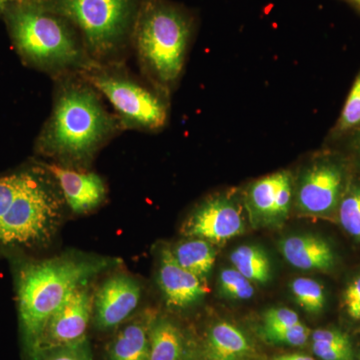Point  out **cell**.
Instances as JSON below:
<instances>
[{
  "label": "cell",
  "mask_w": 360,
  "mask_h": 360,
  "mask_svg": "<svg viewBox=\"0 0 360 360\" xmlns=\"http://www.w3.org/2000/svg\"><path fill=\"white\" fill-rule=\"evenodd\" d=\"M68 207L58 182L42 163L0 175V248L47 245Z\"/></svg>",
  "instance_id": "1"
},
{
  "label": "cell",
  "mask_w": 360,
  "mask_h": 360,
  "mask_svg": "<svg viewBox=\"0 0 360 360\" xmlns=\"http://www.w3.org/2000/svg\"><path fill=\"white\" fill-rule=\"evenodd\" d=\"M99 96L87 80L68 78L59 85L37 141L39 153L71 163L92 158L120 127Z\"/></svg>",
  "instance_id": "2"
},
{
  "label": "cell",
  "mask_w": 360,
  "mask_h": 360,
  "mask_svg": "<svg viewBox=\"0 0 360 360\" xmlns=\"http://www.w3.org/2000/svg\"><path fill=\"white\" fill-rule=\"evenodd\" d=\"M111 264L105 258L59 257L22 262L16 274L21 340L34 360L45 324L75 288Z\"/></svg>",
  "instance_id": "3"
},
{
  "label": "cell",
  "mask_w": 360,
  "mask_h": 360,
  "mask_svg": "<svg viewBox=\"0 0 360 360\" xmlns=\"http://www.w3.org/2000/svg\"><path fill=\"white\" fill-rule=\"evenodd\" d=\"M4 13L14 47L30 65L53 73L85 72L97 65L77 30L44 0H15Z\"/></svg>",
  "instance_id": "4"
},
{
  "label": "cell",
  "mask_w": 360,
  "mask_h": 360,
  "mask_svg": "<svg viewBox=\"0 0 360 360\" xmlns=\"http://www.w3.org/2000/svg\"><path fill=\"white\" fill-rule=\"evenodd\" d=\"M195 21L170 0H143L131 41L142 70L156 89L169 96L184 73Z\"/></svg>",
  "instance_id": "5"
},
{
  "label": "cell",
  "mask_w": 360,
  "mask_h": 360,
  "mask_svg": "<svg viewBox=\"0 0 360 360\" xmlns=\"http://www.w3.org/2000/svg\"><path fill=\"white\" fill-rule=\"evenodd\" d=\"M77 30L94 63L110 60L131 41L143 0H44Z\"/></svg>",
  "instance_id": "6"
},
{
  "label": "cell",
  "mask_w": 360,
  "mask_h": 360,
  "mask_svg": "<svg viewBox=\"0 0 360 360\" xmlns=\"http://www.w3.org/2000/svg\"><path fill=\"white\" fill-rule=\"evenodd\" d=\"M86 73V80L105 97L127 129L155 131L167 124L169 104L167 94L149 89L118 71L97 65Z\"/></svg>",
  "instance_id": "7"
},
{
  "label": "cell",
  "mask_w": 360,
  "mask_h": 360,
  "mask_svg": "<svg viewBox=\"0 0 360 360\" xmlns=\"http://www.w3.org/2000/svg\"><path fill=\"white\" fill-rule=\"evenodd\" d=\"M348 184L343 158L335 151L326 150L302 167L297 180L293 175V198L302 212L326 214L340 205Z\"/></svg>",
  "instance_id": "8"
},
{
  "label": "cell",
  "mask_w": 360,
  "mask_h": 360,
  "mask_svg": "<svg viewBox=\"0 0 360 360\" xmlns=\"http://www.w3.org/2000/svg\"><path fill=\"white\" fill-rule=\"evenodd\" d=\"M94 295L87 284H84L66 297L45 324L34 360L47 350L86 340L85 335L94 314Z\"/></svg>",
  "instance_id": "9"
},
{
  "label": "cell",
  "mask_w": 360,
  "mask_h": 360,
  "mask_svg": "<svg viewBox=\"0 0 360 360\" xmlns=\"http://www.w3.org/2000/svg\"><path fill=\"white\" fill-rule=\"evenodd\" d=\"M245 229L241 207L234 194L210 196L200 203L184 224L182 233L210 243H224L243 233Z\"/></svg>",
  "instance_id": "10"
},
{
  "label": "cell",
  "mask_w": 360,
  "mask_h": 360,
  "mask_svg": "<svg viewBox=\"0 0 360 360\" xmlns=\"http://www.w3.org/2000/svg\"><path fill=\"white\" fill-rule=\"evenodd\" d=\"M141 297V285L134 277L111 276L94 293L92 321L101 330L117 328L134 314Z\"/></svg>",
  "instance_id": "11"
},
{
  "label": "cell",
  "mask_w": 360,
  "mask_h": 360,
  "mask_svg": "<svg viewBox=\"0 0 360 360\" xmlns=\"http://www.w3.org/2000/svg\"><path fill=\"white\" fill-rule=\"evenodd\" d=\"M42 165L58 182L71 212L84 214L96 210L105 200L108 191L103 179L98 174L72 169L58 163Z\"/></svg>",
  "instance_id": "12"
},
{
  "label": "cell",
  "mask_w": 360,
  "mask_h": 360,
  "mask_svg": "<svg viewBox=\"0 0 360 360\" xmlns=\"http://www.w3.org/2000/svg\"><path fill=\"white\" fill-rule=\"evenodd\" d=\"M245 200L255 214L265 219H281L293 200V174L283 169L255 180L245 191Z\"/></svg>",
  "instance_id": "13"
},
{
  "label": "cell",
  "mask_w": 360,
  "mask_h": 360,
  "mask_svg": "<svg viewBox=\"0 0 360 360\" xmlns=\"http://www.w3.org/2000/svg\"><path fill=\"white\" fill-rule=\"evenodd\" d=\"M158 281L165 302L172 309L193 307L208 291L203 279L177 264L170 248L161 251Z\"/></svg>",
  "instance_id": "14"
},
{
  "label": "cell",
  "mask_w": 360,
  "mask_h": 360,
  "mask_svg": "<svg viewBox=\"0 0 360 360\" xmlns=\"http://www.w3.org/2000/svg\"><path fill=\"white\" fill-rule=\"evenodd\" d=\"M155 319L151 312L146 311L132 315L118 326L106 347L108 360H148Z\"/></svg>",
  "instance_id": "15"
},
{
  "label": "cell",
  "mask_w": 360,
  "mask_h": 360,
  "mask_svg": "<svg viewBox=\"0 0 360 360\" xmlns=\"http://www.w3.org/2000/svg\"><path fill=\"white\" fill-rule=\"evenodd\" d=\"M281 248L284 258L296 269L326 270L335 264V255L328 243L311 234L290 236Z\"/></svg>",
  "instance_id": "16"
},
{
  "label": "cell",
  "mask_w": 360,
  "mask_h": 360,
  "mask_svg": "<svg viewBox=\"0 0 360 360\" xmlns=\"http://www.w3.org/2000/svg\"><path fill=\"white\" fill-rule=\"evenodd\" d=\"M148 360H194L193 347L174 321L156 317L151 329Z\"/></svg>",
  "instance_id": "17"
},
{
  "label": "cell",
  "mask_w": 360,
  "mask_h": 360,
  "mask_svg": "<svg viewBox=\"0 0 360 360\" xmlns=\"http://www.w3.org/2000/svg\"><path fill=\"white\" fill-rule=\"evenodd\" d=\"M253 348L248 336L229 322L214 324L205 341L206 360H246Z\"/></svg>",
  "instance_id": "18"
},
{
  "label": "cell",
  "mask_w": 360,
  "mask_h": 360,
  "mask_svg": "<svg viewBox=\"0 0 360 360\" xmlns=\"http://www.w3.org/2000/svg\"><path fill=\"white\" fill-rule=\"evenodd\" d=\"M170 250L180 266L201 279L210 274L217 259V252L212 243L201 238H191L181 241Z\"/></svg>",
  "instance_id": "19"
},
{
  "label": "cell",
  "mask_w": 360,
  "mask_h": 360,
  "mask_svg": "<svg viewBox=\"0 0 360 360\" xmlns=\"http://www.w3.org/2000/svg\"><path fill=\"white\" fill-rule=\"evenodd\" d=\"M360 130V72L355 78L335 124L328 132V144L347 141Z\"/></svg>",
  "instance_id": "20"
},
{
  "label": "cell",
  "mask_w": 360,
  "mask_h": 360,
  "mask_svg": "<svg viewBox=\"0 0 360 360\" xmlns=\"http://www.w3.org/2000/svg\"><path fill=\"white\" fill-rule=\"evenodd\" d=\"M234 269L250 281L265 283L270 278V262L262 248L253 245L239 246L231 255Z\"/></svg>",
  "instance_id": "21"
},
{
  "label": "cell",
  "mask_w": 360,
  "mask_h": 360,
  "mask_svg": "<svg viewBox=\"0 0 360 360\" xmlns=\"http://www.w3.org/2000/svg\"><path fill=\"white\" fill-rule=\"evenodd\" d=\"M338 215L343 229L350 236L360 239V181L348 184L338 205Z\"/></svg>",
  "instance_id": "22"
},
{
  "label": "cell",
  "mask_w": 360,
  "mask_h": 360,
  "mask_svg": "<svg viewBox=\"0 0 360 360\" xmlns=\"http://www.w3.org/2000/svg\"><path fill=\"white\" fill-rule=\"evenodd\" d=\"M291 291L298 304L310 312L319 314L326 305V295L321 283L307 277H298L291 283Z\"/></svg>",
  "instance_id": "23"
},
{
  "label": "cell",
  "mask_w": 360,
  "mask_h": 360,
  "mask_svg": "<svg viewBox=\"0 0 360 360\" xmlns=\"http://www.w3.org/2000/svg\"><path fill=\"white\" fill-rule=\"evenodd\" d=\"M220 290L232 300H246L252 297L255 288L250 279L236 269H225L220 272Z\"/></svg>",
  "instance_id": "24"
},
{
  "label": "cell",
  "mask_w": 360,
  "mask_h": 360,
  "mask_svg": "<svg viewBox=\"0 0 360 360\" xmlns=\"http://www.w3.org/2000/svg\"><path fill=\"white\" fill-rule=\"evenodd\" d=\"M264 336L270 342L278 345H290V347H302L309 340L310 330L307 326L302 323L284 328H262Z\"/></svg>",
  "instance_id": "25"
},
{
  "label": "cell",
  "mask_w": 360,
  "mask_h": 360,
  "mask_svg": "<svg viewBox=\"0 0 360 360\" xmlns=\"http://www.w3.org/2000/svg\"><path fill=\"white\" fill-rule=\"evenodd\" d=\"M37 360H92L87 340L53 348L39 355Z\"/></svg>",
  "instance_id": "26"
},
{
  "label": "cell",
  "mask_w": 360,
  "mask_h": 360,
  "mask_svg": "<svg viewBox=\"0 0 360 360\" xmlns=\"http://www.w3.org/2000/svg\"><path fill=\"white\" fill-rule=\"evenodd\" d=\"M264 328H284V326H295L300 323V319L295 310L285 309V307H277L270 309L264 314Z\"/></svg>",
  "instance_id": "27"
},
{
  "label": "cell",
  "mask_w": 360,
  "mask_h": 360,
  "mask_svg": "<svg viewBox=\"0 0 360 360\" xmlns=\"http://www.w3.org/2000/svg\"><path fill=\"white\" fill-rule=\"evenodd\" d=\"M312 350H314V354L321 360L354 359L352 347H340V345L312 342Z\"/></svg>",
  "instance_id": "28"
},
{
  "label": "cell",
  "mask_w": 360,
  "mask_h": 360,
  "mask_svg": "<svg viewBox=\"0 0 360 360\" xmlns=\"http://www.w3.org/2000/svg\"><path fill=\"white\" fill-rule=\"evenodd\" d=\"M312 342L322 345H340V347H352L349 338L347 333L338 329H317L312 333Z\"/></svg>",
  "instance_id": "29"
},
{
  "label": "cell",
  "mask_w": 360,
  "mask_h": 360,
  "mask_svg": "<svg viewBox=\"0 0 360 360\" xmlns=\"http://www.w3.org/2000/svg\"><path fill=\"white\" fill-rule=\"evenodd\" d=\"M343 300L348 315L355 321H360V276L347 286Z\"/></svg>",
  "instance_id": "30"
},
{
  "label": "cell",
  "mask_w": 360,
  "mask_h": 360,
  "mask_svg": "<svg viewBox=\"0 0 360 360\" xmlns=\"http://www.w3.org/2000/svg\"><path fill=\"white\" fill-rule=\"evenodd\" d=\"M350 151L360 165V130L347 141Z\"/></svg>",
  "instance_id": "31"
},
{
  "label": "cell",
  "mask_w": 360,
  "mask_h": 360,
  "mask_svg": "<svg viewBox=\"0 0 360 360\" xmlns=\"http://www.w3.org/2000/svg\"><path fill=\"white\" fill-rule=\"evenodd\" d=\"M272 360H314L309 355L303 354H286L281 355V356L274 357Z\"/></svg>",
  "instance_id": "32"
},
{
  "label": "cell",
  "mask_w": 360,
  "mask_h": 360,
  "mask_svg": "<svg viewBox=\"0 0 360 360\" xmlns=\"http://www.w3.org/2000/svg\"><path fill=\"white\" fill-rule=\"evenodd\" d=\"M341 1L345 2L360 14V0H341Z\"/></svg>",
  "instance_id": "33"
},
{
  "label": "cell",
  "mask_w": 360,
  "mask_h": 360,
  "mask_svg": "<svg viewBox=\"0 0 360 360\" xmlns=\"http://www.w3.org/2000/svg\"><path fill=\"white\" fill-rule=\"evenodd\" d=\"M6 6H4L1 1H0V13H4V11H6Z\"/></svg>",
  "instance_id": "34"
},
{
  "label": "cell",
  "mask_w": 360,
  "mask_h": 360,
  "mask_svg": "<svg viewBox=\"0 0 360 360\" xmlns=\"http://www.w3.org/2000/svg\"><path fill=\"white\" fill-rule=\"evenodd\" d=\"M4 6H7V4H11V2L15 1V0H0Z\"/></svg>",
  "instance_id": "35"
}]
</instances>
